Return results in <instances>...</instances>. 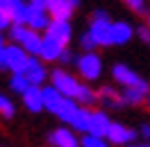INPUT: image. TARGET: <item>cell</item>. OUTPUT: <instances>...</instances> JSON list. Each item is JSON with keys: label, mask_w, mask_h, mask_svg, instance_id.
Segmentation results:
<instances>
[{"label": "cell", "mask_w": 150, "mask_h": 147, "mask_svg": "<svg viewBox=\"0 0 150 147\" xmlns=\"http://www.w3.org/2000/svg\"><path fill=\"white\" fill-rule=\"evenodd\" d=\"M30 55L21 43H11V46L0 48V68L2 70H11V73H23L28 66Z\"/></svg>", "instance_id": "cell-1"}, {"label": "cell", "mask_w": 150, "mask_h": 147, "mask_svg": "<svg viewBox=\"0 0 150 147\" xmlns=\"http://www.w3.org/2000/svg\"><path fill=\"white\" fill-rule=\"evenodd\" d=\"M93 16L96 18L91 23V27H89V34L96 38L98 46H112V23L107 18V14L105 11H96Z\"/></svg>", "instance_id": "cell-2"}, {"label": "cell", "mask_w": 150, "mask_h": 147, "mask_svg": "<svg viewBox=\"0 0 150 147\" xmlns=\"http://www.w3.org/2000/svg\"><path fill=\"white\" fill-rule=\"evenodd\" d=\"M50 79H52V86H55L62 95H66V97H75L77 91H80V82L75 79L73 75H68L66 70H62V68H59V70H52Z\"/></svg>", "instance_id": "cell-3"}, {"label": "cell", "mask_w": 150, "mask_h": 147, "mask_svg": "<svg viewBox=\"0 0 150 147\" xmlns=\"http://www.w3.org/2000/svg\"><path fill=\"white\" fill-rule=\"evenodd\" d=\"M77 70H80V75L84 77V79H98L100 77V73H103V61H100V57H96L91 50H86V55H82L77 61Z\"/></svg>", "instance_id": "cell-4"}, {"label": "cell", "mask_w": 150, "mask_h": 147, "mask_svg": "<svg viewBox=\"0 0 150 147\" xmlns=\"http://www.w3.org/2000/svg\"><path fill=\"white\" fill-rule=\"evenodd\" d=\"M64 48H66V46L62 43V41H57L55 36L46 34V36H43V41H41V52H39V57H41L43 61H57Z\"/></svg>", "instance_id": "cell-5"}, {"label": "cell", "mask_w": 150, "mask_h": 147, "mask_svg": "<svg viewBox=\"0 0 150 147\" xmlns=\"http://www.w3.org/2000/svg\"><path fill=\"white\" fill-rule=\"evenodd\" d=\"M21 95H23V104H25L28 111H32V113L43 111V91H41V86H34V84H32V86H28Z\"/></svg>", "instance_id": "cell-6"}, {"label": "cell", "mask_w": 150, "mask_h": 147, "mask_svg": "<svg viewBox=\"0 0 150 147\" xmlns=\"http://www.w3.org/2000/svg\"><path fill=\"white\" fill-rule=\"evenodd\" d=\"M23 75L28 77L30 84L41 86V84L46 82V77H48V70L43 68V64L39 61L37 57H30V59H28V66H25V70H23Z\"/></svg>", "instance_id": "cell-7"}, {"label": "cell", "mask_w": 150, "mask_h": 147, "mask_svg": "<svg viewBox=\"0 0 150 147\" xmlns=\"http://www.w3.org/2000/svg\"><path fill=\"white\" fill-rule=\"evenodd\" d=\"M134 138H137V131H134V129H127L125 125H118V122H112V125H109V131H107V140H109V143L125 145V143H132Z\"/></svg>", "instance_id": "cell-8"}, {"label": "cell", "mask_w": 150, "mask_h": 147, "mask_svg": "<svg viewBox=\"0 0 150 147\" xmlns=\"http://www.w3.org/2000/svg\"><path fill=\"white\" fill-rule=\"evenodd\" d=\"M46 34L55 36L57 41H62V43L66 46V43L71 41V34H73V29H71V23H68V20L52 18L50 23H48V27H46Z\"/></svg>", "instance_id": "cell-9"}, {"label": "cell", "mask_w": 150, "mask_h": 147, "mask_svg": "<svg viewBox=\"0 0 150 147\" xmlns=\"http://www.w3.org/2000/svg\"><path fill=\"white\" fill-rule=\"evenodd\" d=\"M48 23H50V14H48V9L30 5V14H28V27L37 29V32H43V29L48 27Z\"/></svg>", "instance_id": "cell-10"}, {"label": "cell", "mask_w": 150, "mask_h": 147, "mask_svg": "<svg viewBox=\"0 0 150 147\" xmlns=\"http://www.w3.org/2000/svg\"><path fill=\"white\" fill-rule=\"evenodd\" d=\"M48 140H50V145H55V147H75V145H80V140L75 138V134L71 129H64V127L55 129V131L48 136Z\"/></svg>", "instance_id": "cell-11"}, {"label": "cell", "mask_w": 150, "mask_h": 147, "mask_svg": "<svg viewBox=\"0 0 150 147\" xmlns=\"http://www.w3.org/2000/svg\"><path fill=\"white\" fill-rule=\"evenodd\" d=\"M41 41H43V36L39 34L37 29L28 27L25 34H23V38H21V46L25 48V52H28L30 57H39V52H41Z\"/></svg>", "instance_id": "cell-12"}, {"label": "cell", "mask_w": 150, "mask_h": 147, "mask_svg": "<svg viewBox=\"0 0 150 147\" xmlns=\"http://www.w3.org/2000/svg\"><path fill=\"white\" fill-rule=\"evenodd\" d=\"M109 118L105 116L103 111H93L91 118H89V134H96V136L107 138V131H109Z\"/></svg>", "instance_id": "cell-13"}, {"label": "cell", "mask_w": 150, "mask_h": 147, "mask_svg": "<svg viewBox=\"0 0 150 147\" xmlns=\"http://www.w3.org/2000/svg\"><path fill=\"white\" fill-rule=\"evenodd\" d=\"M46 9H48V14H50L52 18L68 20L71 16H73V5H71L68 0H48Z\"/></svg>", "instance_id": "cell-14"}, {"label": "cell", "mask_w": 150, "mask_h": 147, "mask_svg": "<svg viewBox=\"0 0 150 147\" xmlns=\"http://www.w3.org/2000/svg\"><path fill=\"white\" fill-rule=\"evenodd\" d=\"M148 95V84L146 82H139V84H132L123 91V102L127 104H141Z\"/></svg>", "instance_id": "cell-15"}, {"label": "cell", "mask_w": 150, "mask_h": 147, "mask_svg": "<svg viewBox=\"0 0 150 147\" xmlns=\"http://www.w3.org/2000/svg\"><path fill=\"white\" fill-rule=\"evenodd\" d=\"M77 106H80V104H77V100H75V97H66V95H64V100L59 102V106L55 109V116L62 120V122H66V125H68V122L73 120Z\"/></svg>", "instance_id": "cell-16"}, {"label": "cell", "mask_w": 150, "mask_h": 147, "mask_svg": "<svg viewBox=\"0 0 150 147\" xmlns=\"http://www.w3.org/2000/svg\"><path fill=\"white\" fill-rule=\"evenodd\" d=\"M114 79L118 84H123V86H132V84H139V82H143L139 75L134 73V70H130L127 66H123V64H118V66H114Z\"/></svg>", "instance_id": "cell-17"}, {"label": "cell", "mask_w": 150, "mask_h": 147, "mask_svg": "<svg viewBox=\"0 0 150 147\" xmlns=\"http://www.w3.org/2000/svg\"><path fill=\"white\" fill-rule=\"evenodd\" d=\"M132 38V27L127 23H112V46H123V43H127Z\"/></svg>", "instance_id": "cell-18"}, {"label": "cell", "mask_w": 150, "mask_h": 147, "mask_svg": "<svg viewBox=\"0 0 150 147\" xmlns=\"http://www.w3.org/2000/svg\"><path fill=\"white\" fill-rule=\"evenodd\" d=\"M41 91H43V109H48L50 113H55V109L59 106V102L64 100V95L57 91L52 84L46 86V88H41Z\"/></svg>", "instance_id": "cell-19"}, {"label": "cell", "mask_w": 150, "mask_h": 147, "mask_svg": "<svg viewBox=\"0 0 150 147\" xmlns=\"http://www.w3.org/2000/svg\"><path fill=\"white\" fill-rule=\"evenodd\" d=\"M98 102H100L103 106H107V109H121L123 106V97L116 95L114 88H109V86H105L103 91L98 93Z\"/></svg>", "instance_id": "cell-20"}, {"label": "cell", "mask_w": 150, "mask_h": 147, "mask_svg": "<svg viewBox=\"0 0 150 147\" xmlns=\"http://www.w3.org/2000/svg\"><path fill=\"white\" fill-rule=\"evenodd\" d=\"M89 118H91V111H86L82 104V106H77L73 120L68 125H73V129H77V131H89Z\"/></svg>", "instance_id": "cell-21"}, {"label": "cell", "mask_w": 150, "mask_h": 147, "mask_svg": "<svg viewBox=\"0 0 150 147\" xmlns=\"http://www.w3.org/2000/svg\"><path fill=\"white\" fill-rule=\"evenodd\" d=\"M11 23H25L28 25V14H30V2H23L21 0L18 5L11 7Z\"/></svg>", "instance_id": "cell-22"}, {"label": "cell", "mask_w": 150, "mask_h": 147, "mask_svg": "<svg viewBox=\"0 0 150 147\" xmlns=\"http://www.w3.org/2000/svg\"><path fill=\"white\" fill-rule=\"evenodd\" d=\"M75 100L80 102V104H93V102H98V95H96L89 86H84V84H80V91H77V95H75Z\"/></svg>", "instance_id": "cell-23"}, {"label": "cell", "mask_w": 150, "mask_h": 147, "mask_svg": "<svg viewBox=\"0 0 150 147\" xmlns=\"http://www.w3.org/2000/svg\"><path fill=\"white\" fill-rule=\"evenodd\" d=\"M28 86H32V84L28 82V77H25L23 73H14V75H11V79H9V88H11V91L23 93Z\"/></svg>", "instance_id": "cell-24"}, {"label": "cell", "mask_w": 150, "mask_h": 147, "mask_svg": "<svg viewBox=\"0 0 150 147\" xmlns=\"http://www.w3.org/2000/svg\"><path fill=\"white\" fill-rule=\"evenodd\" d=\"M14 113H16V106H14V102L7 97V95H2L0 93V116L2 118H14Z\"/></svg>", "instance_id": "cell-25"}, {"label": "cell", "mask_w": 150, "mask_h": 147, "mask_svg": "<svg viewBox=\"0 0 150 147\" xmlns=\"http://www.w3.org/2000/svg\"><path fill=\"white\" fill-rule=\"evenodd\" d=\"M80 145H84V147H105L107 143H105L103 136H96V134H89V131H86V136L80 140Z\"/></svg>", "instance_id": "cell-26"}, {"label": "cell", "mask_w": 150, "mask_h": 147, "mask_svg": "<svg viewBox=\"0 0 150 147\" xmlns=\"http://www.w3.org/2000/svg\"><path fill=\"white\" fill-rule=\"evenodd\" d=\"M80 46H82V50L86 52V50H96V48H98V43H96V38L86 32V34H82V38H80Z\"/></svg>", "instance_id": "cell-27"}, {"label": "cell", "mask_w": 150, "mask_h": 147, "mask_svg": "<svg viewBox=\"0 0 150 147\" xmlns=\"http://www.w3.org/2000/svg\"><path fill=\"white\" fill-rule=\"evenodd\" d=\"M9 25H11V14L0 7V29L5 32V29H9Z\"/></svg>", "instance_id": "cell-28"}, {"label": "cell", "mask_w": 150, "mask_h": 147, "mask_svg": "<svg viewBox=\"0 0 150 147\" xmlns=\"http://www.w3.org/2000/svg\"><path fill=\"white\" fill-rule=\"evenodd\" d=\"M123 2L134 11H143V0H123Z\"/></svg>", "instance_id": "cell-29"}, {"label": "cell", "mask_w": 150, "mask_h": 147, "mask_svg": "<svg viewBox=\"0 0 150 147\" xmlns=\"http://www.w3.org/2000/svg\"><path fill=\"white\" fill-rule=\"evenodd\" d=\"M59 61H62V64H71V61H73V55L64 48V50H62V55H59Z\"/></svg>", "instance_id": "cell-30"}, {"label": "cell", "mask_w": 150, "mask_h": 147, "mask_svg": "<svg viewBox=\"0 0 150 147\" xmlns=\"http://www.w3.org/2000/svg\"><path fill=\"white\" fill-rule=\"evenodd\" d=\"M21 0H0V7H2V9H7V11H11V7H14V5H18Z\"/></svg>", "instance_id": "cell-31"}, {"label": "cell", "mask_w": 150, "mask_h": 147, "mask_svg": "<svg viewBox=\"0 0 150 147\" xmlns=\"http://www.w3.org/2000/svg\"><path fill=\"white\" fill-rule=\"evenodd\" d=\"M139 36L150 46V29H148V27H141V29H139Z\"/></svg>", "instance_id": "cell-32"}, {"label": "cell", "mask_w": 150, "mask_h": 147, "mask_svg": "<svg viewBox=\"0 0 150 147\" xmlns=\"http://www.w3.org/2000/svg\"><path fill=\"white\" fill-rule=\"evenodd\" d=\"M139 134H141L143 138H146V140H150V125H141Z\"/></svg>", "instance_id": "cell-33"}, {"label": "cell", "mask_w": 150, "mask_h": 147, "mask_svg": "<svg viewBox=\"0 0 150 147\" xmlns=\"http://www.w3.org/2000/svg\"><path fill=\"white\" fill-rule=\"evenodd\" d=\"M30 5H34V7H43V9H46L48 0H30Z\"/></svg>", "instance_id": "cell-34"}, {"label": "cell", "mask_w": 150, "mask_h": 147, "mask_svg": "<svg viewBox=\"0 0 150 147\" xmlns=\"http://www.w3.org/2000/svg\"><path fill=\"white\" fill-rule=\"evenodd\" d=\"M5 46V34H2V29H0V48Z\"/></svg>", "instance_id": "cell-35"}, {"label": "cell", "mask_w": 150, "mask_h": 147, "mask_svg": "<svg viewBox=\"0 0 150 147\" xmlns=\"http://www.w3.org/2000/svg\"><path fill=\"white\" fill-rule=\"evenodd\" d=\"M68 2H71L73 7H77V5H80V0H68Z\"/></svg>", "instance_id": "cell-36"}, {"label": "cell", "mask_w": 150, "mask_h": 147, "mask_svg": "<svg viewBox=\"0 0 150 147\" xmlns=\"http://www.w3.org/2000/svg\"><path fill=\"white\" fill-rule=\"evenodd\" d=\"M148 109H150V97H148Z\"/></svg>", "instance_id": "cell-37"}, {"label": "cell", "mask_w": 150, "mask_h": 147, "mask_svg": "<svg viewBox=\"0 0 150 147\" xmlns=\"http://www.w3.org/2000/svg\"><path fill=\"white\" fill-rule=\"evenodd\" d=\"M148 25H150V14H148Z\"/></svg>", "instance_id": "cell-38"}]
</instances>
